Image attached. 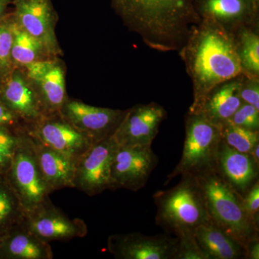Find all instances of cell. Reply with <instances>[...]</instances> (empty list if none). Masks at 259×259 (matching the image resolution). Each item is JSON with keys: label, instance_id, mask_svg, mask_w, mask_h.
<instances>
[{"label": "cell", "instance_id": "obj_1", "mask_svg": "<svg viewBox=\"0 0 259 259\" xmlns=\"http://www.w3.org/2000/svg\"><path fill=\"white\" fill-rule=\"evenodd\" d=\"M179 53L193 87L191 113L213 89L242 74L233 34L212 20L200 19Z\"/></svg>", "mask_w": 259, "mask_h": 259}, {"label": "cell", "instance_id": "obj_2", "mask_svg": "<svg viewBox=\"0 0 259 259\" xmlns=\"http://www.w3.org/2000/svg\"><path fill=\"white\" fill-rule=\"evenodd\" d=\"M111 5L130 30L161 52H179L200 21L193 0H111Z\"/></svg>", "mask_w": 259, "mask_h": 259}, {"label": "cell", "instance_id": "obj_3", "mask_svg": "<svg viewBox=\"0 0 259 259\" xmlns=\"http://www.w3.org/2000/svg\"><path fill=\"white\" fill-rule=\"evenodd\" d=\"M153 198L157 207L156 224L176 236L194 232L210 221L205 195L197 177L182 176L176 186L157 191Z\"/></svg>", "mask_w": 259, "mask_h": 259}, {"label": "cell", "instance_id": "obj_4", "mask_svg": "<svg viewBox=\"0 0 259 259\" xmlns=\"http://www.w3.org/2000/svg\"><path fill=\"white\" fill-rule=\"evenodd\" d=\"M197 178L205 195L212 222L244 247L258 238V223L245 210L241 196L223 180L218 171Z\"/></svg>", "mask_w": 259, "mask_h": 259}, {"label": "cell", "instance_id": "obj_5", "mask_svg": "<svg viewBox=\"0 0 259 259\" xmlns=\"http://www.w3.org/2000/svg\"><path fill=\"white\" fill-rule=\"evenodd\" d=\"M222 127L199 113H187L185 140L180 162L167 177L165 185L178 176L199 177L218 171V153Z\"/></svg>", "mask_w": 259, "mask_h": 259}, {"label": "cell", "instance_id": "obj_6", "mask_svg": "<svg viewBox=\"0 0 259 259\" xmlns=\"http://www.w3.org/2000/svg\"><path fill=\"white\" fill-rule=\"evenodd\" d=\"M4 176L20 199L25 214L50 200L53 191L42 175L31 138L25 129L20 134L13 161Z\"/></svg>", "mask_w": 259, "mask_h": 259}, {"label": "cell", "instance_id": "obj_7", "mask_svg": "<svg viewBox=\"0 0 259 259\" xmlns=\"http://www.w3.org/2000/svg\"><path fill=\"white\" fill-rule=\"evenodd\" d=\"M118 146L112 136L93 144L76 161L74 188L89 196L111 190L110 171Z\"/></svg>", "mask_w": 259, "mask_h": 259}, {"label": "cell", "instance_id": "obj_8", "mask_svg": "<svg viewBox=\"0 0 259 259\" xmlns=\"http://www.w3.org/2000/svg\"><path fill=\"white\" fill-rule=\"evenodd\" d=\"M158 162L151 146H119L110 171L111 190L144 188Z\"/></svg>", "mask_w": 259, "mask_h": 259}, {"label": "cell", "instance_id": "obj_9", "mask_svg": "<svg viewBox=\"0 0 259 259\" xmlns=\"http://www.w3.org/2000/svg\"><path fill=\"white\" fill-rule=\"evenodd\" d=\"M25 131L32 137L76 163L95 144L89 136L63 118L59 112L44 116L35 123L28 126Z\"/></svg>", "mask_w": 259, "mask_h": 259}, {"label": "cell", "instance_id": "obj_10", "mask_svg": "<svg viewBox=\"0 0 259 259\" xmlns=\"http://www.w3.org/2000/svg\"><path fill=\"white\" fill-rule=\"evenodd\" d=\"M125 112L126 110L92 106L69 99L59 111L63 118L95 143L112 136Z\"/></svg>", "mask_w": 259, "mask_h": 259}, {"label": "cell", "instance_id": "obj_11", "mask_svg": "<svg viewBox=\"0 0 259 259\" xmlns=\"http://www.w3.org/2000/svg\"><path fill=\"white\" fill-rule=\"evenodd\" d=\"M15 23L41 42L51 56L60 54L56 35L57 15L51 0H13Z\"/></svg>", "mask_w": 259, "mask_h": 259}, {"label": "cell", "instance_id": "obj_12", "mask_svg": "<svg viewBox=\"0 0 259 259\" xmlns=\"http://www.w3.org/2000/svg\"><path fill=\"white\" fill-rule=\"evenodd\" d=\"M178 238L168 235L146 236L140 233L109 236L107 249L118 259H175Z\"/></svg>", "mask_w": 259, "mask_h": 259}, {"label": "cell", "instance_id": "obj_13", "mask_svg": "<svg viewBox=\"0 0 259 259\" xmlns=\"http://www.w3.org/2000/svg\"><path fill=\"white\" fill-rule=\"evenodd\" d=\"M166 115L156 102L135 105L126 110L112 136L118 146H151Z\"/></svg>", "mask_w": 259, "mask_h": 259}, {"label": "cell", "instance_id": "obj_14", "mask_svg": "<svg viewBox=\"0 0 259 259\" xmlns=\"http://www.w3.org/2000/svg\"><path fill=\"white\" fill-rule=\"evenodd\" d=\"M23 223L35 236L47 243L83 238L88 232L82 220L71 219L50 200L25 214Z\"/></svg>", "mask_w": 259, "mask_h": 259}, {"label": "cell", "instance_id": "obj_15", "mask_svg": "<svg viewBox=\"0 0 259 259\" xmlns=\"http://www.w3.org/2000/svg\"><path fill=\"white\" fill-rule=\"evenodd\" d=\"M47 115L60 111L67 100L64 68L59 61L44 59L23 68Z\"/></svg>", "mask_w": 259, "mask_h": 259}, {"label": "cell", "instance_id": "obj_16", "mask_svg": "<svg viewBox=\"0 0 259 259\" xmlns=\"http://www.w3.org/2000/svg\"><path fill=\"white\" fill-rule=\"evenodd\" d=\"M200 19H207L233 33L243 26L258 27L259 0H193Z\"/></svg>", "mask_w": 259, "mask_h": 259}, {"label": "cell", "instance_id": "obj_17", "mask_svg": "<svg viewBox=\"0 0 259 259\" xmlns=\"http://www.w3.org/2000/svg\"><path fill=\"white\" fill-rule=\"evenodd\" d=\"M0 85V100L26 127L47 115L35 89L24 71L13 69ZM25 127V128H26Z\"/></svg>", "mask_w": 259, "mask_h": 259}, {"label": "cell", "instance_id": "obj_18", "mask_svg": "<svg viewBox=\"0 0 259 259\" xmlns=\"http://www.w3.org/2000/svg\"><path fill=\"white\" fill-rule=\"evenodd\" d=\"M258 166L249 153L239 152L222 140L218 153V173L242 198L258 180Z\"/></svg>", "mask_w": 259, "mask_h": 259}, {"label": "cell", "instance_id": "obj_19", "mask_svg": "<svg viewBox=\"0 0 259 259\" xmlns=\"http://www.w3.org/2000/svg\"><path fill=\"white\" fill-rule=\"evenodd\" d=\"M49 243L31 233L23 223L0 236V259H52Z\"/></svg>", "mask_w": 259, "mask_h": 259}, {"label": "cell", "instance_id": "obj_20", "mask_svg": "<svg viewBox=\"0 0 259 259\" xmlns=\"http://www.w3.org/2000/svg\"><path fill=\"white\" fill-rule=\"evenodd\" d=\"M241 77V74L213 89L193 113L201 114L220 127L226 125L243 104L239 95Z\"/></svg>", "mask_w": 259, "mask_h": 259}, {"label": "cell", "instance_id": "obj_21", "mask_svg": "<svg viewBox=\"0 0 259 259\" xmlns=\"http://www.w3.org/2000/svg\"><path fill=\"white\" fill-rule=\"evenodd\" d=\"M30 136L42 175L53 192L74 188L76 161Z\"/></svg>", "mask_w": 259, "mask_h": 259}, {"label": "cell", "instance_id": "obj_22", "mask_svg": "<svg viewBox=\"0 0 259 259\" xmlns=\"http://www.w3.org/2000/svg\"><path fill=\"white\" fill-rule=\"evenodd\" d=\"M194 236L208 259L245 258V247L211 220L196 228Z\"/></svg>", "mask_w": 259, "mask_h": 259}, {"label": "cell", "instance_id": "obj_23", "mask_svg": "<svg viewBox=\"0 0 259 259\" xmlns=\"http://www.w3.org/2000/svg\"><path fill=\"white\" fill-rule=\"evenodd\" d=\"M233 34L242 74L259 78L258 27L243 26Z\"/></svg>", "mask_w": 259, "mask_h": 259}, {"label": "cell", "instance_id": "obj_24", "mask_svg": "<svg viewBox=\"0 0 259 259\" xmlns=\"http://www.w3.org/2000/svg\"><path fill=\"white\" fill-rule=\"evenodd\" d=\"M13 32L11 59L13 66L23 69L35 61L47 59L45 56L50 55L41 42L20 28L13 19Z\"/></svg>", "mask_w": 259, "mask_h": 259}, {"label": "cell", "instance_id": "obj_25", "mask_svg": "<svg viewBox=\"0 0 259 259\" xmlns=\"http://www.w3.org/2000/svg\"><path fill=\"white\" fill-rule=\"evenodd\" d=\"M25 212L4 175H0V236L23 222Z\"/></svg>", "mask_w": 259, "mask_h": 259}, {"label": "cell", "instance_id": "obj_26", "mask_svg": "<svg viewBox=\"0 0 259 259\" xmlns=\"http://www.w3.org/2000/svg\"><path fill=\"white\" fill-rule=\"evenodd\" d=\"M222 140L230 147L243 153H249L259 144V131H250L228 123L223 126Z\"/></svg>", "mask_w": 259, "mask_h": 259}, {"label": "cell", "instance_id": "obj_27", "mask_svg": "<svg viewBox=\"0 0 259 259\" xmlns=\"http://www.w3.org/2000/svg\"><path fill=\"white\" fill-rule=\"evenodd\" d=\"M23 130L0 125V175H5L10 168Z\"/></svg>", "mask_w": 259, "mask_h": 259}, {"label": "cell", "instance_id": "obj_28", "mask_svg": "<svg viewBox=\"0 0 259 259\" xmlns=\"http://www.w3.org/2000/svg\"><path fill=\"white\" fill-rule=\"evenodd\" d=\"M13 42V18L7 16L0 22V72L3 77L13 69L11 59Z\"/></svg>", "mask_w": 259, "mask_h": 259}, {"label": "cell", "instance_id": "obj_29", "mask_svg": "<svg viewBox=\"0 0 259 259\" xmlns=\"http://www.w3.org/2000/svg\"><path fill=\"white\" fill-rule=\"evenodd\" d=\"M178 247L175 259H208L197 243L194 232H187L177 236Z\"/></svg>", "mask_w": 259, "mask_h": 259}, {"label": "cell", "instance_id": "obj_30", "mask_svg": "<svg viewBox=\"0 0 259 259\" xmlns=\"http://www.w3.org/2000/svg\"><path fill=\"white\" fill-rule=\"evenodd\" d=\"M228 123L250 131H259V110L249 104L243 102Z\"/></svg>", "mask_w": 259, "mask_h": 259}, {"label": "cell", "instance_id": "obj_31", "mask_svg": "<svg viewBox=\"0 0 259 259\" xmlns=\"http://www.w3.org/2000/svg\"><path fill=\"white\" fill-rule=\"evenodd\" d=\"M239 95L243 102L259 110V78L248 77L241 74Z\"/></svg>", "mask_w": 259, "mask_h": 259}, {"label": "cell", "instance_id": "obj_32", "mask_svg": "<svg viewBox=\"0 0 259 259\" xmlns=\"http://www.w3.org/2000/svg\"><path fill=\"white\" fill-rule=\"evenodd\" d=\"M243 207L246 212L258 224L259 212V182L252 185L244 197L242 198Z\"/></svg>", "mask_w": 259, "mask_h": 259}, {"label": "cell", "instance_id": "obj_33", "mask_svg": "<svg viewBox=\"0 0 259 259\" xmlns=\"http://www.w3.org/2000/svg\"><path fill=\"white\" fill-rule=\"evenodd\" d=\"M0 125L8 126L16 130L25 129L26 125L23 121L11 111L0 100Z\"/></svg>", "mask_w": 259, "mask_h": 259}, {"label": "cell", "instance_id": "obj_34", "mask_svg": "<svg viewBox=\"0 0 259 259\" xmlns=\"http://www.w3.org/2000/svg\"><path fill=\"white\" fill-rule=\"evenodd\" d=\"M245 256L247 259L259 258V240L258 238L248 242L245 246Z\"/></svg>", "mask_w": 259, "mask_h": 259}, {"label": "cell", "instance_id": "obj_35", "mask_svg": "<svg viewBox=\"0 0 259 259\" xmlns=\"http://www.w3.org/2000/svg\"><path fill=\"white\" fill-rule=\"evenodd\" d=\"M13 0H0V22L8 16V10Z\"/></svg>", "mask_w": 259, "mask_h": 259}, {"label": "cell", "instance_id": "obj_36", "mask_svg": "<svg viewBox=\"0 0 259 259\" xmlns=\"http://www.w3.org/2000/svg\"><path fill=\"white\" fill-rule=\"evenodd\" d=\"M249 154L253 158V161H255V163L259 166V144L255 145Z\"/></svg>", "mask_w": 259, "mask_h": 259}, {"label": "cell", "instance_id": "obj_37", "mask_svg": "<svg viewBox=\"0 0 259 259\" xmlns=\"http://www.w3.org/2000/svg\"><path fill=\"white\" fill-rule=\"evenodd\" d=\"M2 77H3V76H2L1 72H0V85H1V82H2Z\"/></svg>", "mask_w": 259, "mask_h": 259}]
</instances>
